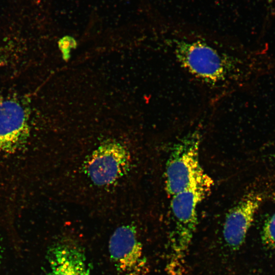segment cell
Wrapping results in <instances>:
<instances>
[{
  "instance_id": "cell-1",
  "label": "cell",
  "mask_w": 275,
  "mask_h": 275,
  "mask_svg": "<svg viewBox=\"0 0 275 275\" xmlns=\"http://www.w3.org/2000/svg\"><path fill=\"white\" fill-rule=\"evenodd\" d=\"M174 54L179 63L201 81L216 85L226 81L234 69L230 57L201 40L177 41Z\"/></svg>"
},
{
  "instance_id": "cell-2",
  "label": "cell",
  "mask_w": 275,
  "mask_h": 275,
  "mask_svg": "<svg viewBox=\"0 0 275 275\" xmlns=\"http://www.w3.org/2000/svg\"><path fill=\"white\" fill-rule=\"evenodd\" d=\"M199 132H189L173 146L166 164L164 187L172 196L188 187L205 173L200 164Z\"/></svg>"
},
{
  "instance_id": "cell-3",
  "label": "cell",
  "mask_w": 275,
  "mask_h": 275,
  "mask_svg": "<svg viewBox=\"0 0 275 275\" xmlns=\"http://www.w3.org/2000/svg\"><path fill=\"white\" fill-rule=\"evenodd\" d=\"M213 185V180L205 172L188 187L171 196L170 210L180 251L186 249L190 242L198 223V206L211 193Z\"/></svg>"
},
{
  "instance_id": "cell-4",
  "label": "cell",
  "mask_w": 275,
  "mask_h": 275,
  "mask_svg": "<svg viewBox=\"0 0 275 275\" xmlns=\"http://www.w3.org/2000/svg\"><path fill=\"white\" fill-rule=\"evenodd\" d=\"M130 163L126 147L118 141H107L90 155L86 163V173L95 185L103 186L114 183L125 175Z\"/></svg>"
},
{
  "instance_id": "cell-5",
  "label": "cell",
  "mask_w": 275,
  "mask_h": 275,
  "mask_svg": "<svg viewBox=\"0 0 275 275\" xmlns=\"http://www.w3.org/2000/svg\"><path fill=\"white\" fill-rule=\"evenodd\" d=\"M109 256L120 275H143L146 259L134 227L123 225L110 237Z\"/></svg>"
},
{
  "instance_id": "cell-6",
  "label": "cell",
  "mask_w": 275,
  "mask_h": 275,
  "mask_svg": "<svg viewBox=\"0 0 275 275\" xmlns=\"http://www.w3.org/2000/svg\"><path fill=\"white\" fill-rule=\"evenodd\" d=\"M262 202L260 193L251 191L244 195L228 211L223 233L225 242L232 249L237 250L243 243Z\"/></svg>"
},
{
  "instance_id": "cell-7",
  "label": "cell",
  "mask_w": 275,
  "mask_h": 275,
  "mask_svg": "<svg viewBox=\"0 0 275 275\" xmlns=\"http://www.w3.org/2000/svg\"><path fill=\"white\" fill-rule=\"evenodd\" d=\"M48 256V275H93L84 251L69 239L54 243Z\"/></svg>"
},
{
  "instance_id": "cell-8",
  "label": "cell",
  "mask_w": 275,
  "mask_h": 275,
  "mask_svg": "<svg viewBox=\"0 0 275 275\" xmlns=\"http://www.w3.org/2000/svg\"><path fill=\"white\" fill-rule=\"evenodd\" d=\"M29 129L28 114L18 101L0 100V148L12 149L22 141Z\"/></svg>"
},
{
  "instance_id": "cell-9",
  "label": "cell",
  "mask_w": 275,
  "mask_h": 275,
  "mask_svg": "<svg viewBox=\"0 0 275 275\" xmlns=\"http://www.w3.org/2000/svg\"><path fill=\"white\" fill-rule=\"evenodd\" d=\"M261 238L265 246L269 249L275 248V213L265 222Z\"/></svg>"
},
{
  "instance_id": "cell-10",
  "label": "cell",
  "mask_w": 275,
  "mask_h": 275,
  "mask_svg": "<svg viewBox=\"0 0 275 275\" xmlns=\"http://www.w3.org/2000/svg\"><path fill=\"white\" fill-rule=\"evenodd\" d=\"M267 1H268L270 2H275V0H267Z\"/></svg>"
}]
</instances>
